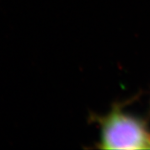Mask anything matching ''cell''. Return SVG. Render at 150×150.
<instances>
[{
  "instance_id": "obj_1",
  "label": "cell",
  "mask_w": 150,
  "mask_h": 150,
  "mask_svg": "<svg viewBox=\"0 0 150 150\" xmlns=\"http://www.w3.org/2000/svg\"><path fill=\"white\" fill-rule=\"evenodd\" d=\"M100 148L105 149H150V132L140 118L113 110L103 120Z\"/></svg>"
}]
</instances>
